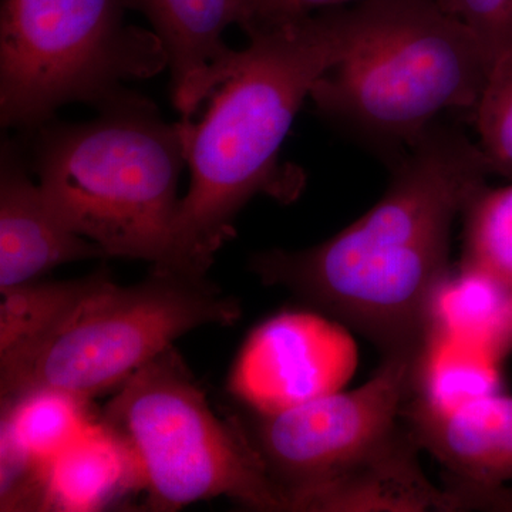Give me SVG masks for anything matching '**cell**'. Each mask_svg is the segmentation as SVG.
<instances>
[{"label": "cell", "mask_w": 512, "mask_h": 512, "mask_svg": "<svg viewBox=\"0 0 512 512\" xmlns=\"http://www.w3.org/2000/svg\"><path fill=\"white\" fill-rule=\"evenodd\" d=\"M107 258L90 239L69 231L33 183L18 144L6 138L0 153V291L39 281L56 266Z\"/></svg>", "instance_id": "8fae6325"}, {"label": "cell", "mask_w": 512, "mask_h": 512, "mask_svg": "<svg viewBox=\"0 0 512 512\" xmlns=\"http://www.w3.org/2000/svg\"><path fill=\"white\" fill-rule=\"evenodd\" d=\"M498 348L501 355L510 352L512 348V295L510 306H508L507 316H505L503 329H501L500 340H498Z\"/></svg>", "instance_id": "603a6c76"}, {"label": "cell", "mask_w": 512, "mask_h": 512, "mask_svg": "<svg viewBox=\"0 0 512 512\" xmlns=\"http://www.w3.org/2000/svg\"><path fill=\"white\" fill-rule=\"evenodd\" d=\"M463 215L460 274L480 276L512 295V184L487 185Z\"/></svg>", "instance_id": "ac0fdd59"}, {"label": "cell", "mask_w": 512, "mask_h": 512, "mask_svg": "<svg viewBox=\"0 0 512 512\" xmlns=\"http://www.w3.org/2000/svg\"><path fill=\"white\" fill-rule=\"evenodd\" d=\"M473 114L491 175L512 181V49L491 67Z\"/></svg>", "instance_id": "d6986e66"}, {"label": "cell", "mask_w": 512, "mask_h": 512, "mask_svg": "<svg viewBox=\"0 0 512 512\" xmlns=\"http://www.w3.org/2000/svg\"><path fill=\"white\" fill-rule=\"evenodd\" d=\"M144 491L133 450L97 419L45 468L42 511H101Z\"/></svg>", "instance_id": "5bb4252c"}, {"label": "cell", "mask_w": 512, "mask_h": 512, "mask_svg": "<svg viewBox=\"0 0 512 512\" xmlns=\"http://www.w3.org/2000/svg\"><path fill=\"white\" fill-rule=\"evenodd\" d=\"M99 419L133 450L151 511L215 497L286 511L244 421L215 416L174 346L128 377Z\"/></svg>", "instance_id": "8992f818"}, {"label": "cell", "mask_w": 512, "mask_h": 512, "mask_svg": "<svg viewBox=\"0 0 512 512\" xmlns=\"http://www.w3.org/2000/svg\"><path fill=\"white\" fill-rule=\"evenodd\" d=\"M123 0H2L0 119L32 131L60 107L109 106L124 83L168 67L156 32L124 22Z\"/></svg>", "instance_id": "52a82bcc"}, {"label": "cell", "mask_w": 512, "mask_h": 512, "mask_svg": "<svg viewBox=\"0 0 512 512\" xmlns=\"http://www.w3.org/2000/svg\"><path fill=\"white\" fill-rule=\"evenodd\" d=\"M403 421L451 480L481 488L512 484V396L485 394L446 410L409 399Z\"/></svg>", "instance_id": "7c38bea8"}, {"label": "cell", "mask_w": 512, "mask_h": 512, "mask_svg": "<svg viewBox=\"0 0 512 512\" xmlns=\"http://www.w3.org/2000/svg\"><path fill=\"white\" fill-rule=\"evenodd\" d=\"M416 362L383 357L372 379L275 414L254 413L249 436L284 497L325 483L390 439L403 424Z\"/></svg>", "instance_id": "ba28073f"}, {"label": "cell", "mask_w": 512, "mask_h": 512, "mask_svg": "<svg viewBox=\"0 0 512 512\" xmlns=\"http://www.w3.org/2000/svg\"><path fill=\"white\" fill-rule=\"evenodd\" d=\"M488 505L493 511H512V485L491 491Z\"/></svg>", "instance_id": "7402d4cb"}, {"label": "cell", "mask_w": 512, "mask_h": 512, "mask_svg": "<svg viewBox=\"0 0 512 512\" xmlns=\"http://www.w3.org/2000/svg\"><path fill=\"white\" fill-rule=\"evenodd\" d=\"M437 3L471 30L490 69L512 49V0H437Z\"/></svg>", "instance_id": "ffe728a7"}, {"label": "cell", "mask_w": 512, "mask_h": 512, "mask_svg": "<svg viewBox=\"0 0 512 512\" xmlns=\"http://www.w3.org/2000/svg\"><path fill=\"white\" fill-rule=\"evenodd\" d=\"M357 2L362 0H256L254 22L245 32H251L259 26L274 25L319 10L340 8Z\"/></svg>", "instance_id": "44dd1931"}, {"label": "cell", "mask_w": 512, "mask_h": 512, "mask_svg": "<svg viewBox=\"0 0 512 512\" xmlns=\"http://www.w3.org/2000/svg\"><path fill=\"white\" fill-rule=\"evenodd\" d=\"M109 276L106 269L64 282L33 281L0 291V355L35 342Z\"/></svg>", "instance_id": "e0dca14e"}, {"label": "cell", "mask_w": 512, "mask_h": 512, "mask_svg": "<svg viewBox=\"0 0 512 512\" xmlns=\"http://www.w3.org/2000/svg\"><path fill=\"white\" fill-rule=\"evenodd\" d=\"M369 33L312 87L326 120L390 163L448 111L476 109L490 64L437 0H369Z\"/></svg>", "instance_id": "277c9868"}, {"label": "cell", "mask_w": 512, "mask_h": 512, "mask_svg": "<svg viewBox=\"0 0 512 512\" xmlns=\"http://www.w3.org/2000/svg\"><path fill=\"white\" fill-rule=\"evenodd\" d=\"M420 450L403 421L382 446L296 498L291 511L450 512V495L421 470Z\"/></svg>", "instance_id": "4fadbf2b"}, {"label": "cell", "mask_w": 512, "mask_h": 512, "mask_svg": "<svg viewBox=\"0 0 512 512\" xmlns=\"http://www.w3.org/2000/svg\"><path fill=\"white\" fill-rule=\"evenodd\" d=\"M143 13L160 37L171 70L175 109L191 119L228 79L237 50L224 42L231 25L247 30L256 0H123Z\"/></svg>", "instance_id": "30bf717a"}, {"label": "cell", "mask_w": 512, "mask_h": 512, "mask_svg": "<svg viewBox=\"0 0 512 512\" xmlns=\"http://www.w3.org/2000/svg\"><path fill=\"white\" fill-rule=\"evenodd\" d=\"M498 363L483 346L444 330H433L414 369L410 400L446 410L497 393Z\"/></svg>", "instance_id": "9a60e30c"}, {"label": "cell", "mask_w": 512, "mask_h": 512, "mask_svg": "<svg viewBox=\"0 0 512 512\" xmlns=\"http://www.w3.org/2000/svg\"><path fill=\"white\" fill-rule=\"evenodd\" d=\"M372 210L303 251L256 254L251 269L375 343L383 357L420 359L450 279L451 234L490 168L461 128L437 121L392 164Z\"/></svg>", "instance_id": "6da1fadb"}, {"label": "cell", "mask_w": 512, "mask_h": 512, "mask_svg": "<svg viewBox=\"0 0 512 512\" xmlns=\"http://www.w3.org/2000/svg\"><path fill=\"white\" fill-rule=\"evenodd\" d=\"M357 362L355 340L338 320L282 312L248 336L232 367L229 392L254 413H281L342 390Z\"/></svg>", "instance_id": "9c48e42d"}, {"label": "cell", "mask_w": 512, "mask_h": 512, "mask_svg": "<svg viewBox=\"0 0 512 512\" xmlns=\"http://www.w3.org/2000/svg\"><path fill=\"white\" fill-rule=\"evenodd\" d=\"M89 399L36 390L2 407V427L39 463H50L94 423Z\"/></svg>", "instance_id": "2e32d148"}, {"label": "cell", "mask_w": 512, "mask_h": 512, "mask_svg": "<svg viewBox=\"0 0 512 512\" xmlns=\"http://www.w3.org/2000/svg\"><path fill=\"white\" fill-rule=\"evenodd\" d=\"M87 123L49 120L32 130L33 170L64 227L114 258L164 271L173 258L185 144L181 121L167 123L136 93Z\"/></svg>", "instance_id": "3957f363"}, {"label": "cell", "mask_w": 512, "mask_h": 512, "mask_svg": "<svg viewBox=\"0 0 512 512\" xmlns=\"http://www.w3.org/2000/svg\"><path fill=\"white\" fill-rule=\"evenodd\" d=\"M239 303L205 278L151 269L140 284L110 275L35 342L0 355L2 407L36 390L92 399L204 325L231 326Z\"/></svg>", "instance_id": "5b68a950"}, {"label": "cell", "mask_w": 512, "mask_h": 512, "mask_svg": "<svg viewBox=\"0 0 512 512\" xmlns=\"http://www.w3.org/2000/svg\"><path fill=\"white\" fill-rule=\"evenodd\" d=\"M367 0L319 10L248 32L228 79L212 93L200 123L181 119L190 191L178 207L173 258L164 271L205 278L234 221L256 194L298 197L301 174L279 151L312 87L365 40Z\"/></svg>", "instance_id": "7a4b0ae2"}]
</instances>
